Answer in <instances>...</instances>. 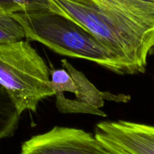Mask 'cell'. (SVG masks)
<instances>
[{
  "label": "cell",
  "instance_id": "1",
  "mask_svg": "<svg viewBox=\"0 0 154 154\" xmlns=\"http://www.w3.org/2000/svg\"><path fill=\"white\" fill-rule=\"evenodd\" d=\"M67 17L90 32L127 66L132 75L144 73L154 49V24L126 20L90 0H52Z\"/></svg>",
  "mask_w": 154,
  "mask_h": 154
},
{
  "label": "cell",
  "instance_id": "10",
  "mask_svg": "<svg viewBox=\"0 0 154 154\" xmlns=\"http://www.w3.org/2000/svg\"><path fill=\"white\" fill-rule=\"evenodd\" d=\"M25 38L22 26L13 15L0 11V44L19 42Z\"/></svg>",
  "mask_w": 154,
  "mask_h": 154
},
{
  "label": "cell",
  "instance_id": "5",
  "mask_svg": "<svg viewBox=\"0 0 154 154\" xmlns=\"http://www.w3.org/2000/svg\"><path fill=\"white\" fill-rule=\"evenodd\" d=\"M95 137L111 154H154V126L126 120H103Z\"/></svg>",
  "mask_w": 154,
  "mask_h": 154
},
{
  "label": "cell",
  "instance_id": "2",
  "mask_svg": "<svg viewBox=\"0 0 154 154\" xmlns=\"http://www.w3.org/2000/svg\"><path fill=\"white\" fill-rule=\"evenodd\" d=\"M11 14L22 26L28 42H39L60 55L93 62L118 75H132L118 56L67 17L50 11Z\"/></svg>",
  "mask_w": 154,
  "mask_h": 154
},
{
  "label": "cell",
  "instance_id": "8",
  "mask_svg": "<svg viewBox=\"0 0 154 154\" xmlns=\"http://www.w3.org/2000/svg\"><path fill=\"white\" fill-rule=\"evenodd\" d=\"M20 115L8 95L0 85V140L11 137L17 130Z\"/></svg>",
  "mask_w": 154,
  "mask_h": 154
},
{
  "label": "cell",
  "instance_id": "3",
  "mask_svg": "<svg viewBox=\"0 0 154 154\" xmlns=\"http://www.w3.org/2000/svg\"><path fill=\"white\" fill-rule=\"evenodd\" d=\"M51 69L28 41L0 44V85L19 115L36 112L38 103L54 96Z\"/></svg>",
  "mask_w": 154,
  "mask_h": 154
},
{
  "label": "cell",
  "instance_id": "6",
  "mask_svg": "<svg viewBox=\"0 0 154 154\" xmlns=\"http://www.w3.org/2000/svg\"><path fill=\"white\" fill-rule=\"evenodd\" d=\"M62 66L69 73L76 87L75 96H66L63 93H55L56 106L63 114H86L106 117L107 114L101 110L105 101L126 103L131 96L125 94H114L100 91L83 72L75 69L68 60H61Z\"/></svg>",
  "mask_w": 154,
  "mask_h": 154
},
{
  "label": "cell",
  "instance_id": "7",
  "mask_svg": "<svg viewBox=\"0 0 154 154\" xmlns=\"http://www.w3.org/2000/svg\"><path fill=\"white\" fill-rule=\"evenodd\" d=\"M107 13L126 20L154 24V2L147 0H90Z\"/></svg>",
  "mask_w": 154,
  "mask_h": 154
},
{
  "label": "cell",
  "instance_id": "9",
  "mask_svg": "<svg viewBox=\"0 0 154 154\" xmlns=\"http://www.w3.org/2000/svg\"><path fill=\"white\" fill-rule=\"evenodd\" d=\"M0 11L8 14L36 11H50L63 15L52 0H0Z\"/></svg>",
  "mask_w": 154,
  "mask_h": 154
},
{
  "label": "cell",
  "instance_id": "4",
  "mask_svg": "<svg viewBox=\"0 0 154 154\" xmlns=\"http://www.w3.org/2000/svg\"><path fill=\"white\" fill-rule=\"evenodd\" d=\"M20 154H111L90 132L54 126L23 143Z\"/></svg>",
  "mask_w": 154,
  "mask_h": 154
},
{
  "label": "cell",
  "instance_id": "11",
  "mask_svg": "<svg viewBox=\"0 0 154 154\" xmlns=\"http://www.w3.org/2000/svg\"><path fill=\"white\" fill-rule=\"evenodd\" d=\"M51 89L54 94L57 93H75L76 87L69 72L63 68L60 69H51Z\"/></svg>",
  "mask_w": 154,
  "mask_h": 154
}]
</instances>
